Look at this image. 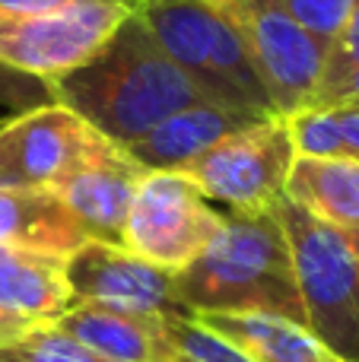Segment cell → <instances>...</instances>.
I'll list each match as a JSON object with an SVG mask.
<instances>
[{"label":"cell","instance_id":"obj_6","mask_svg":"<svg viewBox=\"0 0 359 362\" xmlns=\"http://www.w3.org/2000/svg\"><path fill=\"white\" fill-rule=\"evenodd\" d=\"M245 42L280 118L302 112L324 70L328 48L305 32L280 0H207Z\"/></svg>","mask_w":359,"mask_h":362},{"label":"cell","instance_id":"obj_5","mask_svg":"<svg viewBox=\"0 0 359 362\" xmlns=\"http://www.w3.org/2000/svg\"><path fill=\"white\" fill-rule=\"evenodd\" d=\"M296 163L286 118H261L223 137L178 169L204 197L223 200L233 213H264L283 197Z\"/></svg>","mask_w":359,"mask_h":362},{"label":"cell","instance_id":"obj_23","mask_svg":"<svg viewBox=\"0 0 359 362\" xmlns=\"http://www.w3.org/2000/svg\"><path fill=\"white\" fill-rule=\"evenodd\" d=\"M334 131L341 137V150L343 159L359 163V105H341V108H328Z\"/></svg>","mask_w":359,"mask_h":362},{"label":"cell","instance_id":"obj_4","mask_svg":"<svg viewBox=\"0 0 359 362\" xmlns=\"http://www.w3.org/2000/svg\"><path fill=\"white\" fill-rule=\"evenodd\" d=\"M271 213L290 245L305 327L343 362H359V245L286 194Z\"/></svg>","mask_w":359,"mask_h":362},{"label":"cell","instance_id":"obj_8","mask_svg":"<svg viewBox=\"0 0 359 362\" xmlns=\"http://www.w3.org/2000/svg\"><path fill=\"white\" fill-rule=\"evenodd\" d=\"M223 219L184 175L146 172L127 213L121 248L178 274L220 235Z\"/></svg>","mask_w":359,"mask_h":362},{"label":"cell","instance_id":"obj_13","mask_svg":"<svg viewBox=\"0 0 359 362\" xmlns=\"http://www.w3.org/2000/svg\"><path fill=\"white\" fill-rule=\"evenodd\" d=\"M57 331L80 340L105 362H178V350L165 337V321L140 318L99 302H70L57 321Z\"/></svg>","mask_w":359,"mask_h":362},{"label":"cell","instance_id":"obj_12","mask_svg":"<svg viewBox=\"0 0 359 362\" xmlns=\"http://www.w3.org/2000/svg\"><path fill=\"white\" fill-rule=\"evenodd\" d=\"M70 308L64 257L0 245V340L51 325Z\"/></svg>","mask_w":359,"mask_h":362},{"label":"cell","instance_id":"obj_14","mask_svg":"<svg viewBox=\"0 0 359 362\" xmlns=\"http://www.w3.org/2000/svg\"><path fill=\"white\" fill-rule=\"evenodd\" d=\"M252 121L261 118L226 105H213V102H197V105L169 115L150 134H143L140 140H134L131 146H121V150L146 172H178L182 165H188L191 159H197L223 137L235 134Z\"/></svg>","mask_w":359,"mask_h":362},{"label":"cell","instance_id":"obj_17","mask_svg":"<svg viewBox=\"0 0 359 362\" xmlns=\"http://www.w3.org/2000/svg\"><path fill=\"white\" fill-rule=\"evenodd\" d=\"M283 194L359 245V163L296 156Z\"/></svg>","mask_w":359,"mask_h":362},{"label":"cell","instance_id":"obj_21","mask_svg":"<svg viewBox=\"0 0 359 362\" xmlns=\"http://www.w3.org/2000/svg\"><path fill=\"white\" fill-rule=\"evenodd\" d=\"M0 105L16 112V115L54 105L51 80H42V76L29 74V70H19L0 57Z\"/></svg>","mask_w":359,"mask_h":362},{"label":"cell","instance_id":"obj_7","mask_svg":"<svg viewBox=\"0 0 359 362\" xmlns=\"http://www.w3.org/2000/svg\"><path fill=\"white\" fill-rule=\"evenodd\" d=\"M131 13V4L105 0L48 13H0V57L42 80H57L93 61Z\"/></svg>","mask_w":359,"mask_h":362},{"label":"cell","instance_id":"obj_11","mask_svg":"<svg viewBox=\"0 0 359 362\" xmlns=\"http://www.w3.org/2000/svg\"><path fill=\"white\" fill-rule=\"evenodd\" d=\"M146 178V169L137 165L121 146H108L80 169H73L67 178H61L51 191L64 200L86 238L105 245H121L124 223L131 204L137 197L140 181Z\"/></svg>","mask_w":359,"mask_h":362},{"label":"cell","instance_id":"obj_22","mask_svg":"<svg viewBox=\"0 0 359 362\" xmlns=\"http://www.w3.org/2000/svg\"><path fill=\"white\" fill-rule=\"evenodd\" d=\"M356 67H359V0L353 4V10H350L343 29L337 32V38L331 42L318 86H322V83L337 80V76L350 74V70H356Z\"/></svg>","mask_w":359,"mask_h":362},{"label":"cell","instance_id":"obj_16","mask_svg":"<svg viewBox=\"0 0 359 362\" xmlns=\"http://www.w3.org/2000/svg\"><path fill=\"white\" fill-rule=\"evenodd\" d=\"M194 321L220 334L254 362H343L309 327L280 315H201Z\"/></svg>","mask_w":359,"mask_h":362},{"label":"cell","instance_id":"obj_15","mask_svg":"<svg viewBox=\"0 0 359 362\" xmlns=\"http://www.w3.org/2000/svg\"><path fill=\"white\" fill-rule=\"evenodd\" d=\"M86 232L51 187H0V245L67 257Z\"/></svg>","mask_w":359,"mask_h":362},{"label":"cell","instance_id":"obj_2","mask_svg":"<svg viewBox=\"0 0 359 362\" xmlns=\"http://www.w3.org/2000/svg\"><path fill=\"white\" fill-rule=\"evenodd\" d=\"M178 299L201 315H280L305 327L296 270L277 216L233 213L188 267L175 274Z\"/></svg>","mask_w":359,"mask_h":362},{"label":"cell","instance_id":"obj_19","mask_svg":"<svg viewBox=\"0 0 359 362\" xmlns=\"http://www.w3.org/2000/svg\"><path fill=\"white\" fill-rule=\"evenodd\" d=\"M165 337L178 350V362H254L242 350H235L229 340L220 334L207 331L201 321L184 318V321H165Z\"/></svg>","mask_w":359,"mask_h":362},{"label":"cell","instance_id":"obj_18","mask_svg":"<svg viewBox=\"0 0 359 362\" xmlns=\"http://www.w3.org/2000/svg\"><path fill=\"white\" fill-rule=\"evenodd\" d=\"M0 362H105L54 325H38L0 340Z\"/></svg>","mask_w":359,"mask_h":362},{"label":"cell","instance_id":"obj_1","mask_svg":"<svg viewBox=\"0 0 359 362\" xmlns=\"http://www.w3.org/2000/svg\"><path fill=\"white\" fill-rule=\"evenodd\" d=\"M51 89L57 105L80 115L114 146H131L169 115L207 102L137 13L112 32L93 61L51 80Z\"/></svg>","mask_w":359,"mask_h":362},{"label":"cell","instance_id":"obj_10","mask_svg":"<svg viewBox=\"0 0 359 362\" xmlns=\"http://www.w3.org/2000/svg\"><path fill=\"white\" fill-rule=\"evenodd\" d=\"M93 124L64 105H45L0 124V187H54L108 150Z\"/></svg>","mask_w":359,"mask_h":362},{"label":"cell","instance_id":"obj_20","mask_svg":"<svg viewBox=\"0 0 359 362\" xmlns=\"http://www.w3.org/2000/svg\"><path fill=\"white\" fill-rule=\"evenodd\" d=\"M280 4L305 32H312L324 48H331L356 0H280Z\"/></svg>","mask_w":359,"mask_h":362},{"label":"cell","instance_id":"obj_3","mask_svg":"<svg viewBox=\"0 0 359 362\" xmlns=\"http://www.w3.org/2000/svg\"><path fill=\"white\" fill-rule=\"evenodd\" d=\"M134 13L201 95L254 118H280L245 42L207 0H134Z\"/></svg>","mask_w":359,"mask_h":362},{"label":"cell","instance_id":"obj_9","mask_svg":"<svg viewBox=\"0 0 359 362\" xmlns=\"http://www.w3.org/2000/svg\"><path fill=\"white\" fill-rule=\"evenodd\" d=\"M70 302H99L127 315L156 321L194 318L175 289V274L131 255L121 245L86 238L64 257Z\"/></svg>","mask_w":359,"mask_h":362},{"label":"cell","instance_id":"obj_24","mask_svg":"<svg viewBox=\"0 0 359 362\" xmlns=\"http://www.w3.org/2000/svg\"><path fill=\"white\" fill-rule=\"evenodd\" d=\"M70 4H86V0H0V13H48ZM105 4H131L134 0H105Z\"/></svg>","mask_w":359,"mask_h":362}]
</instances>
